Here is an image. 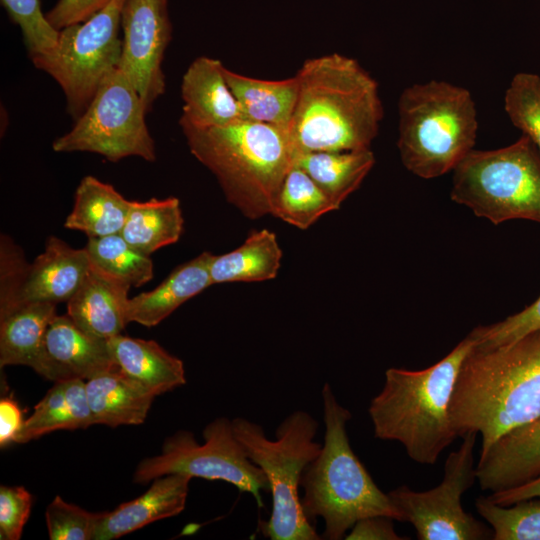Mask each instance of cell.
Segmentation results:
<instances>
[{
    "label": "cell",
    "mask_w": 540,
    "mask_h": 540,
    "mask_svg": "<svg viewBox=\"0 0 540 540\" xmlns=\"http://www.w3.org/2000/svg\"><path fill=\"white\" fill-rule=\"evenodd\" d=\"M462 437L481 436L480 454L507 433L540 418V329L465 357L449 405Z\"/></svg>",
    "instance_id": "obj_1"
},
{
    "label": "cell",
    "mask_w": 540,
    "mask_h": 540,
    "mask_svg": "<svg viewBox=\"0 0 540 540\" xmlns=\"http://www.w3.org/2000/svg\"><path fill=\"white\" fill-rule=\"evenodd\" d=\"M287 127L297 152L369 149L383 119L377 81L351 57L330 53L303 62Z\"/></svg>",
    "instance_id": "obj_2"
},
{
    "label": "cell",
    "mask_w": 540,
    "mask_h": 540,
    "mask_svg": "<svg viewBox=\"0 0 540 540\" xmlns=\"http://www.w3.org/2000/svg\"><path fill=\"white\" fill-rule=\"evenodd\" d=\"M470 332L444 358L422 370L391 367L368 414L374 436L399 442L415 462L433 465L458 437L449 405L461 365L475 346Z\"/></svg>",
    "instance_id": "obj_3"
},
{
    "label": "cell",
    "mask_w": 540,
    "mask_h": 540,
    "mask_svg": "<svg viewBox=\"0 0 540 540\" xmlns=\"http://www.w3.org/2000/svg\"><path fill=\"white\" fill-rule=\"evenodd\" d=\"M180 127L191 154L215 175L230 204L250 219L272 214L297 157L287 129L248 120Z\"/></svg>",
    "instance_id": "obj_4"
},
{
    "label": "cell",
    "mask_w": 540,
    "mask_h": 540,
    "mask_svg": "<svg viewBox=\"0 0 540 540\" xmlns=\"http://www.w3.org/2000/svg\"><path fill=\"white\" fill-rule=\"evenodd\" d=\"M324 441L317 457L303 472L300 488L301 508L314 525L317 518L324 522L322 539H345L348 531L360 519L383 515L404 522L388 493L374 482L354 453L346 426L351 412L342 406L329 383L321 391Z\"/></svg>",
    "instance_id": "obj_5"
},
{
    "label": "cell",
    "mask_w": 540,
    "mask_h": 540,
    "mask_svg": "<svg viewBox=\"0 0 540 540\" xmlns=\"http://www.w3.org/2000/svg\"><path fill=\"white\" fill-rule=\"evenodd\" d=\"M477 132L476 105L464 87L430 80L399 96L397 148L403 166L420 178L452 172L474 149Z\"/></svg>",
    "instance_id": "obj_6"
},
{
    "label": "cell",
    "mask_w": 540,
    "mask_h": 540,
    "mask_svg": "<svg viewBox=\"0 0 540 540\" xmlns=\"http://www.w3.org/2000/svg\"><path fill=\"white\" fill-rule=\"evenodd\" d=\"M235 435L248 458L265 474L272 495V511L259 523L271 540L322 539L305 517L300 502V482L306 467L322 444L314 441L319 423L306 411L295 410L277 427L275 439L263 427L243 417L232 419Z\"/></svg>",
    "instance_id": "obj_7"
},
{
    "label": "cell",
    "mask_w": 540,
    "mask_h": 540,
    "mask_svg": "<svg viewBox=\"0 0 540 540\" xmlns=\"http://www.w3.org/2000/svg\"><path fill=\"white\" fill-rule=\"evenodd\" d=\"M452 172L451 199L476 216L496 225L540 223V152L526 135L499 149H473Z\"/></svg>",
    "instance_id": "obj_8"
},
{
    "label": "cell",
    "mask_w": 540,
    "mask_h": 540,
    "mask_svg": "<svg viewBox=\"0 0 540 540\" xmlns=\"http://www.w3.org/2000/svg\"><path fill=\"white\" fill-rule=\"evenodd\" d=\"M125 1L111 0L88 20L62 28L51 50L30 57L37 69L59 84L67 111L75 120L86 110L104 78L119 64V31Z\"/></svg>",
    "instance_id": "obj_9"
},
{
    "label": "cell",
    "mask_w": 540,
    "mask_h": 540,
    "mask_svg": "<svg viewBox=\"0 0 540 540\" xmlns=\"http://www.w3.org/2000/svg\"><path fill=\"white\" fill-rule=\"evenodd\" d=\"M147 112L135 87L116 67L73 128L57 138L52 148L55 152L96 153L112 162L130 156L153 162L156 149L145 121Z\"/></svg>",
    "instance_id": "obj_10"
},
{
    "label": "cell",
    "mask_w": 540,
    "mask_h": 540,
    "mask_svg": "<svg viewBox=\"0 0 540 540\" xmlns=\"http://www.w3.org/2000/svg\"><path fill=\"white\" fill-rule=\"evenodd\" d=\"M204 443L200 444L190 431L181 430L166 438L161 453L142 460L133 480L147 483L168 474L191 478L221 480L239 491L253 495L263 506L262 492H269L263 471L247 456L237 439L232 420L218 417L203 429Z\"/></svg>",
    "instance_id": "obj_11"
},
{
    "label": "cell",
    "mask_w": 540,
    "mask_h": 540,
    "mask_svg": "<svg viewBox=\"0 0 540 540\" xmlns=\"http://www.w3.org/2000/svg\"><path fill=\"white\" fill-rule=\"evenodd\" d=\"M477 436L475 432L462 436L460 447L446 458L443 479L436 487L419 492L402 485L388 493L403 520L414 527L419 540L493 539L491 527L462 506L463 494L477 480L474 457Z\"/></svg>",
    "instance_id": "obj_12"
},
{
    "label": "cell",
    "mask_w": 540,
    "mask_h": 540,
    "mask_svg": "<svg viewBox=\"0 0 540 540\" xmlns=\"http://www.w3.org/2000/svg\"><path fill=\"white\" fill-rule=\"evenodd\" d=\"M121 26L122 51L117 67L149 111L165 92L162 60L171 32L166 5L157 0H126Z\"/></svg>",
    "instance_id": "obj_13"
},
{
    "label": "cell",
    "mask_w": 540,
    "mask_h": 540,
    "mask_svg": "<svg viewBox=\"0 0 540 540\" xmlns=\"http://www.w3.org/2000/svg\"><path fill=\"white\" fill-rule=\"evenodd\" d=\"M115 366L108 340L85 332L66 314L49 324L34 370L55 383L86 381Z\"/></svg>",
    "instance_id": "obj_14"
},
{
    "label": "cell",
    "mask_w": 540,
    "mask_h": 540,
    "mask_svg": "<svg viewBox=\"0 0 540 540\" xmlns=\"http://www.w3.org/2000/svg\"><path fill=\"white\" fill-rule=\"evenodd\" d=\"M221 61L207 56L193 60L181 81L180 126L210 128L244 120Z\"/></svg>",
    "instance_id": "obj_15"
},
{
    "label": "cell",
    "mask_w": 540,
    "mask_h": 540,
    "mask_svg": "<svg viewBox=\"0 0 540 540\" xmlns=\"http://www.w3.org/2000/svg\"><path fill=\"white\" fill-rule=\"evenodd\" d=\"M89 270L85 247L75 249L55 236L49 237L44 251L29 264L13 309L30 302H67Z\"/></svg>",
    "instance_id": "obj_16"
},
{
    "label": "cell",
    "mask_w": 540,
    "mask_h": 540,
    "mask_svg": "<svg viewBox=\"0 0 540 540\" xmlns=\"http://www.w3.org/2000/svg\"><path fill=\"white\" fill-rule=\"evenodd\" d=\"M540 474V418L499 438L480 454L476 476L481 490L515 487Z\"/></svg>",
    "instance_id": "obj_17"
},
{
    "label": "cell",
    "mask_w": 540,
    "mask_h": 540,
    "mask_svg": "<svg viewBox=\"0 0 540 540\" xmlns=\"http://www.w3.org/2000/svg\"><path fill=\"white\" fill-rule=\"evenodd\" d=\"M192 478L168 474L153 480L139 497L103 512L94 540H112L138 530L152 522L180 514L186 505Z\"/></svg>",
    "instance_id": "obj_18"
},
{
    "label": "cell",
    "mask_w": 540,
    "mask_h": 540,
    "mask_svg": "<svg viewBox=\"0 0 540 540\" xmlns=\"http://www.w3.org/2000/svg\"><path fill=\"white\" fill-rule=\"evenodd\" d=\"M129 288L90 268L86 278L67 301V315L85 332L108 340L129 323Z\"/></svg>",
    "instance_id": "obj_19"
},
{
    "label": "cell",
    "mask_w": 540,
    "mask_h": 540,
    "mask_svg": "<svg viewBox=\"0 0 540 540\" xmlns=\"http://www.w3.org/2000/svg\"><path fill=\"white\" fill-rule=\"evenodd\" d=\"M213 254L203 252L177 266L156 288L129 298L128 322L145 327L158 325L178 307L212 285L210 262Z\"/></svg>",
    "instance_id": "obj_20"
},
{
    "label": "cell",
    "mask_w": 540,
    "mask_h": 540,
    "mask_svg": "<svg viewBox=\"0 0 540 540\" xmlns=\"http://www.w3.org/2000/svg\"><path fill=\"white\" fill-rule=\"evenodd\" d=\"M108 346L115 365L155 397L186 383L182 360L153 340L119 334Z\"/></svg>",
    "instance_id": "obj_21"
},
{
    "label": "cell",
    "mask_w": 540,
    "mask_h": 540,
    "mask_svg": "<svg viewBox=\"0 0 540 540\" xmlns=\"http://www.w3.org/2000/svg\"><path fill=\"white\" fill-rule=\"evenodd\" d=\"M93 424H142L155 396L117 366L85 381Z\"/></svg>",
    "instance_id": "obj_22"
},
{
    "label": "cell",
    "mask_w": 540,
    "mask_h": 540,
    "mask_svg": "<svg viewBox=\"0 0 540 540\" xmlns=\"http://www.w3.org/2000/svg\"><path fill=\"white\" fill-rule=\"evenodd\" d=\"M244 120L287 129L298 97L296 75L281 80L248 77L224 67Z\"/></svg>",
    "instance_id": "obj_23"
},
{
    "label": "cell",
    "mask_w": 540,
    "mask_h": 540,
    "mask_svg": "<svg viewBox=\"0 0 540 540\" xmlns=\"http://www.w3.org/2000/svg\"><path fill=\"white\" fill-rule=\"evenodd\" d=\"M93 424L85 381L55 382L24 420L15 442L26 443L56 430L84 429Z\"/></svg>",
    "instance_id": "obj_24"
},
{
    "label": "cell",
    "mask_w": 540,
    "mask_h": 540,
    "mask_svg": "<svg viewBox=\"0 0 540 540\" xmlns=\"http://www.w3.org/2000/svg\"><path fill=\"white\" fill-rule=\"evenodd\" d=\"M132 201L123 197L112 185L94 176H85L79 183L72 211L64 226L97 238L121 233Z\"/></svg>",
    "instance_id": "obj_25"
},
{
    "label": "cell",
    "mask_w": 540,
    "mask_h": 540,
    "mask_svg": "<svg viewBox=\"0 0 540 540\" xmlns=\"http://www.w3.org/2000/svg\"><path fill=\"white\" fill-rule=\"evenodd\" d=\"M282 256V249L272 231H252L236 249L222 255L213 254L209 267L212 285L274 279L281 267Z\"/></svg>",
    "instance_id": "obj_26"
},
{
    "label": "cell",
    "mask_w": 540,
    "mask_h": 540,
    "mask_svg": "<svg viewBox=\"0 0 540 540\" xmlns=\"http://www.w3.org/2000/svg\"><path fill=\"white\" fill-rule=\"evenodd\" d=\"M56 315V304L30 302L0 316V366L34 369L47 328Z\"/></svg>",
    "instance_id": "obj_27"
},
{
    "label": "cell",
    "mask_w": 540,
    "mask_h": 540,
    "mask_svg": "<svg viewBox=\"0 0 540 540\" xmlns=\"http://www.w3.org/2000/svg\"><path fill=\"white\" fill-rule=\"evenodd\" d=\"M303 169L339 207L356 191L375 164L371 148L350 151H319L297 154Z\"/></svg>",
    "instance_id": "obj_28"
},
{
    "label": "cell",
    "mask_w": 540,
    "mask_h": 540,
    "mask_svg": "<svg viewBox=\"0 0 540 540\" xmlns=\"http://www.w3.org/2000/svg\"><path fill=\"white\" fill-rule=\"evenodd\" d=\"M183 225L180 201L176 197L132 201L121 235L134 248L151 255L176 243L183 232Z\"/></svg>",
    "instance_id": "obj_29"
},
{
    "label": "cell",
    "mask_w": 540,
    "mask_h": 540,
    "mask_svg": "<svg viewBox=\"0 0 540 540\" xmlns=\"http://www.w3.org/2000/svg\"><path fill=\"white\" fill-rule=\"evenodd\" d=\"M85 249L91 269L129 289L153 277L150 255L130 245L121 233L88 238Z\"/></svg>",
    "instance_id": "obj_30"
},
{
    "label": "cell",
    "mask_w": 540,
    "mask_h": 540,
    "mask_svg": "<svg viewBox=\"0 0 540 540\" xmlns=\"http://www.w3.org/2000/svg\"><path fill=\"white\" fill-rule=\"evenodd\" d=\"M339 208L323 189L295 164L283 180L271 215L305 230L323 215Z\"/></svg>",
    "instance_id": "obj_31"
},
{
    "label": "cell",
    "mask_w": 540,
    "mask_h": 540,
    "mask_svg": "<svg viewBox=\"0 0 540 540\" xmlns=\"http://www.w3.org/2000/svg\"><path fill=\"white\" fill-rule=\"evenodd\" d=\"M475 507L491 527L494 540H540V498L501 506L480 496Z\"/></svg>",
    "instance_id": "obj_32"
},
{
    "label": "cell",
    "mask_w": 540,
    "mask_h": 540,
    "mask_svg": "<svg viewBox=\"0 0 540 540\" xmlns=\"http://www.w3.org/2000/svg\"><path fill=\"white\" fill-rule=\"evenodd\" d=\"M504 110L511 123L529 137L540 152V75L515 74L505 91Z\"/></svg>",
    "instance_id": "obj_33"
},
{
    "label": "cell",
    "mask_w": 540,
    "mask_h": 540,
    "mask_svg": "<svg viewBox=\"0 0 540 540\" xmlns=\"http://www.w3.org/2000/svg\"><path fill=\"white\" fill-rule=\"evenodd\" d=\"M1 2L10 18L20 27L30 57L45 53L57 44L59 30L42 13L39 0Z\"/></svg>",
    "instance_id": "obj_34"
},
{
    "label": "cell",
    "mask_w": 540,
    "mask_h": 540,
    "mask_svg": "<svg viewBox=\"0 0 540 540\" xmlns=\"http://www.w3.org/2000/svg\"><path fill=\"white\" fill-rule=\"evenodd\" d=\"M103 512L92 513L56 496L45 512L51 540H94Z\"/></svg>",
    "instance_id": "obj_35"
},
{
    "label": "cell",
    "mask_w": 540,
    "mask_h": 540,
    "mask_svg": "<svg viewBox=\"0 0 540 540\" xmlns=\"http://www.w3.org/2000/svg\"><path fill=\"white\" fill-rule=\"evenodd\" d=\"M540 329V296L522 311L491 325L477 326L471 333L476 346L492 348L511 343L518 338Z\"/></svg>",
    "instance_id": "obj_36"
},
{
    "label": "cell",
    "mask_w": 540,
    "mask_h": 540,
    "mask_svg": "<svg viewBox=\"0 0 540 540\" xmlns=\"http://www.w3.org/2000/svg\"><path fill=\"white\" fill-rule=\"evenodd\" d=\"M29 264L21 249L6 236L0 247V316L10 312L17 298Z\"/></svg>",
    "instance_id": "obj_37"
},
{
    "label": "cell",
    "mask_w": 540,
    "mask_h": 540,
    "mask_svg": "<svg viewBox=\"0 0 540 540\" xmlns=\"http://www.w3.org/2000/svg\"><path fill=\"white\" fill-rule=\"evenodd\" d=\"M31 494L22 486L0 487V538L19 540L29 518Z\"/></svg>",
    "instance_id": "obj_38"
},
{
    "label": "cell",
    "mask_w": 540,
    "mask_h": 540,
    "mask_svg": "<svg viewBox=\"0 0 540 540\" xmlns=\"http://www.w3.org/2000/svg\"><path fill=\"white\" fill-rule=\"evenodd\" d=\"M111 0H59L46 14L49 23L61 30L62 28L88 20Z\"/></svg>",
    "instance_id": "obj_39"
},
{
    "label": "cell",
    "mask_w": 540,
    "mask_h": 540,
    "mask_svg": "<svg viewBox=\"0 0 540 540\" xmlns=\"http://www.w3.org/2000/svg\"><path fill=\"white\" fill-rule=\"evenodd\" d=\"M394 519L374 515L358 520L349 530L347 540H403L408 537L400 536L394 529Z\"/></svg>",
    "instance_id": "obj_40"
},
{
    "label": "cell",
    "mask_w": 540,
    "mask_h": 540,
    "mask_svg": "<svg viewBox=\"0 0 540 540\" xmlns=\"http://www.w3.org/2000/svg\"><path fill=\"white\" fill-rule=\"evenodd\" d=\"M22 413L12 398L0 401V445L6 446L15 439L23 426Z\"/></svg>",
    "instance_id": "obj_41"
},
{
    "label": "cell",
    "mask_w": 540,
    "mask_h": 540,
    "mask_svg": "<svg viewBox=\"0 0 540 540\" xmlns=\"http://www.w3.org/2000/svg\"><path fill=\"white\" fill-rule=\"evenodd\" d=\"M486 497L491 502L501 506H510L523 500L540 498V474L515 487L491 492Z\"/></svg>",
    "instance_id": "obj_42"
},
{
    "label": "cell",
    "mask_w": 540,
    "mask_h": 540,
    "mask_svg": "<svg viewBox=\"0 0 540 540\" xmlns=\"http://www.w3.org/2000/svg\"><path fill=\"white\" fill-rule=\"evenodd\" d=\"M157 1H159L163 5H166V0H157Z\"/></svg>",
    "instance_id": "obj_43"
}]
</instances>
